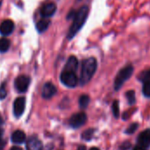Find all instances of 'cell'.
<instances>
[{
  "mask_svg": "<svg viewBox=\"0 0 150 150\" xmlns=\"http://www.w3.org/2000/svg\"><path fill=\"white\" fill-rule=\"evenodd\" d=\"M88 14H89V7L86 5L82 6L77 11L75 12V15L73 17V23L70 25L69 32L67 33V38L69 40L73 39L76 36V34L81 30V28L83 26V25L86 22Z\"/></svg>",
  "mask_w": 150,
  "mask_h": 150,
  "instance_id": "obj_1",
  "label": "cell"
},
{
  "mask_svg": "<svg viewBox=\"0 0 150 150\" xmlns=\"http://www.w3.org/2000/svg\"><path fill=\"white\" fill-rule=\"evenodd\" d=\"M90 103V97L87 95H83L79 98V105L82 108H86Z\"/></svg>",
  "mask_w": 150,
  "mask_h": 150,
  "instance_id": "obj_17",
  "label": "cell"
},
{
  "mask_svg": "<svg viewBox=\"0 0 150 150\" xmlns=\"http://www.w3.org/2000/svg\"><path fill=\"white\" fill-rule=\"evenodd\" d=\"M138 144L145 149L150 147V129H147L140 134L138 137Z\"/></svg>",
  "mask_w": 150,
  "mask_h": 150,
  "instance_id": "obj_11",
  "label": "cell"
},
{
  "mask_svg": "<svg viewBox=\"0 0 150 150\" xmlns=\"http://www.w3.org/2000/svg\"><path fill=\"white\" fill-rule=\"evenodd\" d=\"M56 93V87L52 83H46L42 88L41 95L44 98L48 99L54 97Z\"/></svg>",
  "mask_w": 150,
  "mask_h": 150,
  "instance_id": "obj_10",
  "label": "cell"
},
{
  "mask_svg": "<svg viewBox=\"0 0 150 150\" xmlns=\"http://www.w3.org/2000/svg\"><path fill=\"white\" fill-rule=\"evenodd\" d=\"M10 150H23L21 148H19V147H12L11 149Z\"/></svg>",
  "mask_w": 150,
  "mask_h": 150,
  "instance_id": "obj_27",
  "label": "cell"
},
{
  "mask_svg": "<svg viewBox=\"0 0 150 150\" xmlns=\"http://www.w3.org/2000/svg\"><path fill=\"white\" fill-rule=\"evenodd\" d=\"M112 112L114 114L115 118H118L120 116V105H119V101H114L113 105H112Z\"/></svg>",
  "mask_w": 150,
  "mask_h": 150,
  "instance_id": "obj_21",
  "label": "cell"
},
{
  "mask_svg": "<svg viewBox=\"0 0 150 150\" xmlns=\"http://www.w3.org/2000/svg\"><path fill=\"white\" fill-rule=\"evenodd\" d=\"M93 134H94V130L93 129H88V130H86V131H84L83 133L82 137L85 141H90V140H91Z\"/></svg>",
  "mask_w": 150,
  "mask_h": 150,
  "instance_id": "obj_19",
  "label": "cell"
},
{
  "mask_svg": "<svg viewBox=\"0 0 150 150\" xmlns=\"http://www.w3.org/2000/svg\"><path fill=\"white\" fill-rule=\"evenodd\" d=\"M97 68L98 62L94 57H90L83 61L79 80L82 85H84L91 81V79L92 78L97 70Z\"/></svg>",
  "mask_w": 150,
  "mask_h": 150,
  "instance_id": "obj_2",
  "label": "cell"
},
{
  "mask_svg": "<svg viewBox=\"0 0 150 150\" xmlns=\"http://www.w3.org/2000/svg\"><path fill=\"white\" fill-rule=\"evenodd\" d=\"M11 47V41L7 38L0 39V53H5Z\"/></svg>",
  "mask_w": 150,
  "mask_h": 150,
  "instance_id": "obj_16",
  "label": "cell"
},
{
  "mask_svg": "<svg viewBox=\"0 0 150 150\" xmlns=\"http://www.w3.org/2000/svg\"><path fill=\"white\" fill-rule=\"evenodd\" d=\"M50 25V21L47 19V18H43L41 20H40L37 24H36V28H37V31L39 33H43L45 32L48 26Z\"/></svg>",
  "mask_w": 150,
  "mask_h": 150,
  "instance_id": "obj_15",
  "label": "cell"
},
{
  "mask_svg": "<svg viewBox=\"0 0 150 150\" xmlns=\"http://www.w3.org/2000/svg\"><path fill=\"white\" fill-rule=\"evenodd\" d=\"M77 68H78V60L76 59V56L72 55L68 59V61H67V62H66V64L64 66L63 70L76 72L77 70Z\"/></svg>",
  "mask_w": 150,
  "mask_h": 150,
  "instance_id": "obj_13",
  "label": "cell"
},
{
  "mask_svg": "<svg viewBox=\"0 0 150 150\" xmlns=\"http://www.w3.org/2000/svg\"><path fill=\"white\" fill-rule=\"evenodd\" d=\"M56 11V5L54 3L50 2L45 4L40 10V15L43 18H48L52 17Z\"/></svg>",
  "mask_w": 150,
  "mask_h": 150,
  "instance_id": "obj_8",
  "label": "cell"
},
{
  "mask_svg": "<svg viewBox=\"0 0 150 150\" xmlns=\"http://www.w3.org/2000/svg\"><path fill=\"white\" fill-rule=\"evenodd\" d=\"M14 23L11 19H5L0 24V33L4 36L10 35L14 31Z\"/></svg>",
  "mask_w": 150,
  "mask_h": 150,
  "instance_id": "obj_9",
  "label": "cell"
},
{
  "mask_svg": "<svg viewBox=\"0 0 150 150\" xmlns=\"http://www.w3.org/2000/svg\"><path fill=\"white\" fill-rule=\"evenodd\" d=\"M42 142L35 136L29 138L26 142V150H42Z\"/></svg>",
  "mask_w": 150,
  "mask_h": 150,
  "instance_id": "obj_12",
  "label": "cell"
},
{
  "mask_svg": "<svg viewBox=\"0 0 150 150\" xmlns=\"http://www.w3.org/2000/svg\"><path fill=\"white\" fill-rule=\"evenodd\" d=\"M30 82H31V79H30L29 76H25V75L19 76L15 79V82H14L15 89L18 92L24 93V92H25L27 91V89L29 87V84H30Z\"/></svg>",
  "mask_w": 150,
  "mask_h": 150,
  "instance_id": "obj_5",
  "label": "cell"
},
{
  "mask_svg": "<svg viewBox=\"0 0 150 150\" xmlns=\"http://www.w3.org/2000/svg\"><path fill=\"white\" fill-rule=\"evenodd\" d=\"M130 147H131V143L129 142H124L122 145H121V147H120V150H128L130 149Z\"/></svg>",
  "mask_w": 150,
  "mask_h": 150,
  "instance_id": "obj_25",
  "label": "cell"
},
{
  "mask_svg": "<svg viewBox=\"0 0 150 150\" xmlns=\"http://www.w3.org/2000/svg\"><path fill=\"white\" fill-rule=\"evenodd\" d=\"M25 141V134L21 130H17L11 134V142L15 144H21Z\"/></svg>",
  "mask_w": 150,
  "mask_h": 150,
  "instance_id": "obj_14",
  "label": "cell"
},
{
  "mask_svg": "<svg viewBox=\"0 0 150 150\" xmlns=\"http://www.w3.org/2000/svg\"><path fill=\"white\" fill-rule=\"evenodd\" d=\"M142 92H143V94H144V96H145V97H147V98H150V82L149 81L144 82L143 88H142Z\"/></svg>",
  "mask_w": 150,
  "mask_h": 150,
  "instance_id": "obj_20",
  "label": "cell"
},
{
  "mask_svg": "<svg viewBox=\"0 0 150 150\" xmlns=\"http://www.w3.org/2000/svg\"><path fill=\"white\" fill-rule=\"evenodd\" d=\"M126 97H127L128 104L133 105L135 103V92L134 91H128L126 93Z\"/></svg>",
  "mask_w": 150,
  "mask_h": 150,
  "instance_id": "obj_18",
  "label": "cell"
},
{
  "mask_svg": "<svg viewBox=\"0 0 150 150\" xmlns=\"http://www.w3.org/2000/svg\"><path fill=\"white\" fill-rule=\"evenodd\" d=\"M138 127H139V125H138L137 123H134V124L130 125V127L127 129L126 133L128 134H134V133L135 132V130H137Z\"/></svg>",
  "mask_w": 150,
  "mask_h": 150,
  "instance_id": "obj_23",
  "label": "cell"
},
{
  "mask_svg": "<svg viewBox=\"0 0 150 150\" xmlns=\"http://www.w3.org/2000/svg\"><path fill=\"white\" fill-rule=\"evenodd\" d=\"M7 95V91L5 89V83H2L0 86V99H4Z\"/></svg>",
  "mask_w": 150,
  "mask_h": 150,
  "instance_id": "obj_24",
  "label": "cell"
},
{
  "mask_svg": "<svg viewBox=\"0 0 150 150\" xmlns=\"http://www.w3.org/2000/svg\"><path fill=\"white\" fill-rule=\"evenodd\" d=\"M1 136H2V131H1V129H0V139H1Z\"/></svg>",
  "mask_w": 150,
  "mask_h": 150,
  "instance_id": "obj_31",
  "label": "cell"
},
{
  "mask_svg": "<svg viewBox=\"0 0 150 150\" xmlns=\"http://www.w3.org/2000/svg\"><path fill=\"white\" fill-rule=\"evenodd\" d=\"M140 79L143 82H147V81H149L150 82V69H149L148 71L146 72H143L141 76H140Z\"/></svg>",
  "mask_w": 150,
  "mask_h": 150,
  "instance_id": "obj_22",
  "label": "cell"
},
{
  "mask_svg": "<svg viewBox=\"0 0 150 150\" xmlns=\"http://www.w3.org/2000/svg\"><path fill=\"white\" fill-rule=\"evenodd\" d=\"M133 150H146V149L143 148V147H142V146H137V147H135Z\"/></svg>",
  "mask_w": 150,
  "mask_h": 150,
  "instance_id": "obj_26",
  "label": "cell"
},
{
  "mask_svg": "<svg viewBox=\"0 0 150 150\" xmlns=\"http://www.w3.org/2000/svg\"><path fill=\"white\" fill-rule=\"evenodd\" d=\"M77 150H86V148L84 146H81L77 149Z\"/></svg>",
  "mask_w": 150,
  "mask_h": 150,
  "instance_id": "obj_28",
  "label": "cell"
},
{
  "mask_svg": "<svg viewBox=\"0 0 150 150\" xmlns=\"http://www.w3.org/2000/svg\"><path fill=\"white\" fill-rule=\"evenodd\" d=\"M87 120V116L84 112H78L74 114L69 120V125L73 128H78L84 125Z\"/></svg>",
  "mask_w": 150,
  "mask_h": 150,
  "instance_id": "obj_6",
  "label": "cell"
},
{
  "mask_svg": "<svg viewBox=\"0 0 150 150\" xmlns=\"http://www.w3.org/2000/svg\"><path fill=\"white\" fill-rule=\"evenodd\" d=\"M3 123V120H2V118H1V115H0V124H2Z\"/></svg>",
  "mask_w": 150,
  "mask_h": 150,
  "instance_id": "obj_30",
  "label": "cell"
},
{
  "mask_svg": "<svg viewBox=\"0 0 150 150\" xmlns=\"http://www.w3.org/2000/svg\"><path fill=\"white\" fill-rule=\"evenodd\" d=\"M60 79H61V82L69 88L76 87L78 83V78L76 75V72H73V71L62 70L60 76Z\"/></svg>",
  "mask_w": 150,
  "mask_h": 150,
  "instance_id": "obj_4",
  "label": "cell"
},
{
  "mask_svg": "<svg viewBox=\"0 0 150 150\" xmlns=\"http://www.w3.org/2000/svg\"><path fill=\"white\" fill-rule=\"evenodd\" d=\"M90 150H99L98 148H91Z\"/></svg>",
  "mask_w": 150,
  "mask_h": 150,
  "instance_id": "obj_29",
  "label": "cell"
},
{
  "mask_svg": "<svg viewBox=\"0 0 150 150\" xmlns=\"http://www.w3.org/2000/svg\"><path fill=\"white\" fill-rule=\"evenodd\" d=\"M134 73V67L132 65H127L125 68L121 69L120 71L116 76V78L114 80V89L116 91L120 90L122 85L127 81Z\"/></svg>",
  "mask_w": 150,
  "mask_h": 150,
  "instance_id": "obj_3",
  "label": "cell"
},
{
  "mask_svg": "<svg viewBox=\"0 0 150 150\" xmlns=\"http://www.w3.org/2000/svg\"><path fill=\"white\" fill-rule=\"evenodd\" d=\"M25 108V98L23 97L18 98L13 103V113H14V115L17 118L20 117L24 113Z\"/></svg>",
  "mask_w": 150,
  "mask_h": 150,
  "instance_id": "obj_7",
  "label": "cell"
}]
</instances>
